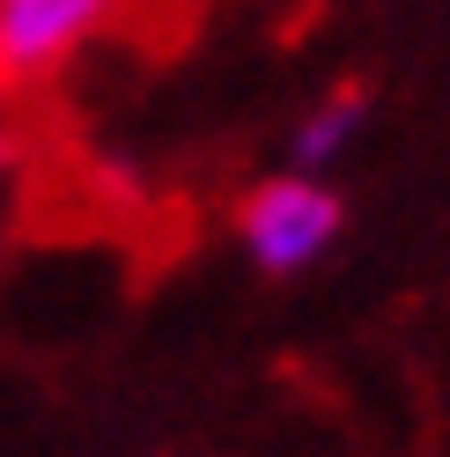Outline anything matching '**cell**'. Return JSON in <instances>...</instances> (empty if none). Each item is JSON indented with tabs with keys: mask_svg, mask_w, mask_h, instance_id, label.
Returning <instances> with one entry per match:
<instances>
[{
	"mask_svg": "<svg viewBox=\"0 0 450 457\" xmlns=\"http://www.w3.org/2000/svg\"><path fill=\"white\" fill-rule=\"evenodd\" d=\"M347 228V199L332 192L325 178H296V170H280V178H266L259 192L237 207V244L244 259L288 280V273H311L332 244H340Z\"/></svg>",
	"mask_w": 450,
	"mask_h": 457,
	"instance_id": "1",
	"label": "cell"
},
{
	"mask_svg": "<svg viewBox=\"0 0 450 457\" xmlns=\"http://www.w3.org/2000/svg\"><path fill=\"white\" fill-rule=\"evenodd\" d=\"M126 0H0V81H45L89 45Z\"/></svg>",
	"mask_w": 450,
	"mask_h": 457,
	"instance_id": "2",
	"label": "cell"
},
{
	"mask_svg": "<svg viewBox=\"0 0 450 457\" xmlns=\"http://www.w3.org/2000/svg\"><path fill=\"white\" fill-rule=\"evenodd\" d=\"M362 119H370V96H362V89H332L325 104H311L296 119V133H288V170H296V178H325V170L354 148Z\"/></svg>",
	"mask_w": 450,
	"mask_h": 457,
	"instance_id": "3",
	"label": "cell"
},
{
	"mask_svg": "<svg viewBox=\"0 0 450 457\" xmlns=\"http://www.w3.org/2000/svg\"><path fill=\"white\" fill-rule=\"evenodd\" d=\"M0 178H8V140H0Z\"/></svg>",
	"mask_w": 450,
	"mask_h": 457,
	"instance_id": "4",
	"label": "cell"
}]
</instances>
